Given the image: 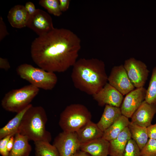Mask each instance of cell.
I'll list each match as a JSON object with an SVG mask.
<instances>
[{"label":"cell","instance_id":"obj_26","mask_svg":"<svg viewBox=\"0 0 156 156\" xmlns=\"http://www.w3.org/2000/svg\"><path fill=\"white\" fill-rule=\"evenodd\" d=\"M122 156H141V150L132 139L129 140Z\"/></svg>","mask_w":156,"mask_h":156},{"label":"cell","instance_id":"obj_6","mask_svg":"<svg viewBox=\"0 0 156 156\" xmlns=\"http://www.w3.org/2000/svg\"><path fill=\"white\" fill-rule=\"evenodd\" d=\"M91 118V114L85 106L72 104L67 106L61 113L59 125L63 131L76 132Z\"/></svg>","mask_w":156,"mask_h":156},{"label":"cell","instance_id":"obj_16","mask_svg":"<svg viewBox=\"0 0 156 156\" xmlns=\"http://www.w3.org/2000/svg\"><path fill=\"white\" fill-rule=\"evenodd\" d=\"M76 132L81 144L102 137L103 133L91 120Z\"/></svg>","mask_w":156,"mask_h":156},{"label":"cell","instance_id":"obj_31","mask_svg":"<svg viewBox=\"0 0 156 156\" xmlns=\"http://www.w3.org/2000/svg\"><path fill=\"white\" fill-rule=\"evenodd\" d=\"M24 6L27 11L30 15L33 14L36 10L34 5L31 2H27Z\"/></svg>","mask_w":156,"mask_h":156},{"label":"cell","instance_id":"obj_30","mask_svg":"<svg viewBox=\"0 0 156 156\" xmlns=\"http://www.w3.org/2000/svg\"><path fill=\"white\" fill-rule=\"evenodd\" d=\"M147 128L149 138L156 140V123Z\"/></svg>","mask_w":156,"mask_h":156},{"label":"cell","instance_id":"obj_23","mask_svg":"<svg viewBox=\"0 0 156 156\" xmlns=\"http://www.w3.org/2000/svg\"><path fill=\"white\" fill-rule=\"evenodd\" d=\"M34 144L35 156H60L56 148L49 142L39 141Z\"/></svg>","mask_w":156,"mask_h":156},{"label":"cell","instance_id":"obj_7","mask_svg":"<svg viewBox=\"0 0 156 156\" xmlns=\"http://www.w3.org/2000/svg\"><path fill=\"white\" fill-rule=\"evenodd\" d=\"M123 66L134 86L136 88L143 87L149 72L146 64L131 57L125 61Z\"/></svg>","mask_w":156,"mask_h":156},{"label":"cell","instance_id":"obj_25","mask_svg":"<svg viewBox=\"0 0 156 156\" xmlns=\"http://www.w3.org/2000/svg\"><path fill=\"white\" fill-rule=\"evenodd\" d=\"M39 4L46 9L49 13L56 16L62 14L58 0H40Z\"/></svg>","mask_w":156,"mask_h":156},{"label":"cell","instance_id":"obj_28","mask_svg":"<svg viewBox=\"0 0 156 156\" xmlns=\"http://www.w3.org/2000/svg\"><path fill=\"white\" fill-rule=\"evenodd\" d=\"M12 135L7 136L0 140V154L2 156H8L9 152L7 149L8 142Z\"/></svg>","mask_w":156,"mask_h":156},{"label":"cell","instance_id":"obj_34","mask_svg":"<svg viewBox=\"0 0 156 156\" xmlns=\"http://www.w3.org/2000/svg\"><path fill=\"white\" fill-rule=\"evenodd\" d=\"M14 135L12 136L9 139L7 145V149L8 151L9 152L12 150L14 143Z\"/></svg>","mask_w":156,"mask_h":156},{"label":"cell","instance_id":"obj_21","mask_svg":"<svg viewBox=\"0 0 156 156\" xmlns=\"http://www.w3.org/2000/svg\"><path fill=\"white\" fill-rule=\"evenodd\" d=\"M130 122L129 118L122 115L112 125L103 132L102 137L109 141L115 139L128 127Z\"/></svg>","mask_w":156,"mask_h":156},{"label":"cell","instance_id":"obj_2","mask_svg":"<svg viewBox=\"0 0 156 156\" xmlns=\"http://www.w3.org/2000/svg\"><path fill=\"white\" fill-rule=\"evenodd\" d=\"M71 78L75 87L93 96L107 83L104 62L96 58H81L73 66Z\"/></svg>","mask_w":156,"mask_h":156},{"label":"cell","instance_id":"obj_10","mask_svg":"<svg viewBox=\"0 0 156 156\" xmlns=\"http://www.w3.org/2000/svg\"><path fill=\"white\" fill-rule=\"evenodd\" d=\"M26 27L39 36L46 34L54 28L51 16L46 12L39 9L30 15Z\"/></svg>","mask_w":156,"mask_h":156},{"label":"cell","instance_id":"obj_27","mask_svg":"<svg viewBox=\"0 0 156 156\" xmlns=\"http://www.w3.org/2000/svg\"><path fill=\"white\" fill-rule=\"evenodd\" d=\"M141 156H156V140L149 138L141 150Z\"/></svg>","mask_w":156,"mask_h":156},{"label":"cell","instance_id":"obj_19","mask_svg":"<svg viewBox=\"0 0 156 156\" xmlns=\"http://www.w3.org/2000/svg\"><path fill=\"white\" fill-rule=\"evenodd\" d=\"M26 136L19 133L14 135V144L8 156H29L32 148Z\"/></svg>","mask_w":156,"mask_h":156},{"label":"cell","instance_id":"obj_14","mask_svg":"<svg viewBox=\"0 0 156 156\" xmlns=\"http://www.w3.org/2000/svg\"><path fill=\"white\" fill-rule=\"evenodd\" d=\"M109 141L102 137L81 144L80 150L91 156H107L109 154Z\"/></svg>","mask_w":156,"mask_h":156},{"label":"cell","instance_id":"obj_15","mask_svg":"<svg viewBox=\"0 0 156 156\" xmlns=\"http://www.w3.org/2000/svg\"><path fill=\"white\" fill-rule=\"evenodd\" d=\"M29 16L25 6L18 5L14 6L10 10L7 18L12 27L21 28L26 27Z\"/></svg>","mask_w":156,"mask_h":156},{"label":"cell","instance_id":"obj_17","mask_svg":"<svg viewBox=\"0 0 156 156\" xmlns=\"http://www.w3.org/2000/svg\"><path fill=\"white\" fill-rule=\"evenodd\" d=\"M122 115L120 107L106 105L100 119L96 124L103 132Z\"/></svg>","mask_w":156,"mask_h":156},{"label":"cell","instance_id":"obj_24","mask_svg":"<svg viewBox=\"0 0 156 156\" xmlns=\"http://www.w3.org/2000/svg\"><path fill=\"white\" fill-rule=\"evenodd\" d=\"M145 100L150 103H156V66L152 70Z\"/></svg>","mask_w":156,"mask_h":156},{"label":"cell","instance_id":"obj_32","mask_svg":"<svg viewBox=\"0 0 156 156\" xmlns=\"http://www.w3.org/2000/svg\"><path fill=\"white\" fill-rule=\"evenodd\" d=\"M59 6L61 11H66L69 8L70 1L69 0H59Z\"/></svg>","mask_w":156,"mask_h":156},{"label":"cell","instance_id":"obj_8","mask_svg":"<svg viewBox=\"0 0 156 156\" xmlns=\"http://www.w3.org/2000/svg\"><path fill=\"white\" fill-rule=\"evenodd\" d=\"M53 145L60 156H71L80 150L81 143L76 132L63 131L54 138Z\"/></svg>","mask_w":156,"mask_h":156},{"label":"cell","instance_id":"obj_5","mask_svg":"<svg viewBox=\"0 0 156 156\" xmlns=\"http://www.w3.org/2000/svg\"><path fill=\"white\" fill-rule=\"evenodd\" d=\"M39 91V89L31 84L12 89L5 94L1 105L5 111L17 113L30 104Z\"/></svg>","mask_w":156,"mask_h":156},{"label":"cell","instance_id":"obj_9","mask_svg":"<svg viewBox=\"0 0 156 156\" xmlns=\"http://www.w3.org/2000/svg\"><path fill=\"white\" fill-rule=\"evenodd\" d=\"M108 81L123 95L127 94L135 88L123 65L115 66L112 68L108 77Z\"/></svg>","mask_w":156,"mask_h":156},{"label":"cell","instance_id":"obj_1","mask_svg":"<svg viewBox=\"0 0 156 156\" xmlns=\"http://www.w3.org/2000/svg\"><path fill=\"white\" fill-rule=\"evenodd\" d=\"M81 43L80 38L71 30L54 28L33 41L31 56L40 68L54 73L64 72L77 60Z\"/></svg>","mask_w":156,"mask_h":156},{"label":"cell","instance_id":"obj_29","mask_svg":"<svg viewBox=\"0 0 156 156\" xmlns=\"http://www.w3.org/2000/svg\"><path fill=\"white\" fill-rule=\"evenodd\" d=\"M8 33L7 27L3 18L0 17V41H1L6 36L8 35Z\"/></svg>","mask_w":156,"mask_h":156},{"label":"cell","instance_id":"obj_13","mask_svg":"<svg viewBox=\"0 0 156 156\" xmlns=\"http://www.w3.org/2000/svg\"><path fill=\"white\" fill-rule=\"evenodd\" d=\"M156 113V103H150L145 100L133 115L131 122L142 127H147L151 125Z\"/></svg>","mask_w":156,"mask_h":156},{"label":"cell","instance_id":"obj_35","mask_svg":"<svg viewBox=\"0 0 156 156\" xmlns=\"http://www.w3.org/2000/svg\"><path fill=\"white\" fill-rule=\"evenodd\" d=\"M71 156H91L89 154L85 152L79 150Z\"/></svg>","mask_w":156,"mask_h":156},{"label":"cell","instance_id":"obj_11","mask_svg":"<svg viewBox=\"0 0 156 156\" xmlns=\"http://www.w3.org/2000/svg\"><path fill=\"white\" fill-rule=\"evenodd\" d=\"M146 91V89L142 87L134 89L127 94L120 107L122 114L128 118H131L145 100Z\"/></svg>","mask_w":156,"mask_h":156},{"label":"cell","instance_id":"obj_18","mask_svg":"<svg viewBox=\"0 0 156 156\" xmlns=\"http://www.w3.org/2000/svg\"><path fill=\"white\" fill-rule=\"evenodd\" d=\"M131 138L128 127L126 128L115 139L109 141L110 156H122L129 140Z\"/></svg>","mask_w":156,"mask_h":156},{"label":"cell","instance_id":"obj_22","mask_svg":"<svg viewBox=\"0 0 156 156\" xmlns=\"http://www.w3.org/2000/svg\"><path fill=\"white\" fill-rule=\"evenodd\" d=\"M128 127L131 134V138L135 142L141 150L149 138L147 128L140 126L131 121Z\"/></svg>","mask_w":156,"mask_h":156},{"label":"cell","instance_id":"obj_3","mask_svg":"<svg viewBox=\"0 0 156 156\" xmlns=\"http://www.w3.org/2000/svg\"><path fill=\"white\" fill-rule=\"evenodd\" d=\"M47 120L46 111L42 107L32 105L24 114L18 133L34 142L39 141L50 142L51 135L46 129Z\"/></svg>","mask_w":156,"mask_h":156},{"label":"cell","instance_id":"obj_12","mask_svg":"<svg viewBox=\"0 0 156 156\" xmlns=\"http://www.w3.org/2000/svg\"><path fill=\"white\" fill-rule=\"evenodd\" d=\"M123 95L114 87L107 83L101 90L92 96L100 106L109 105L120 107L123 100Z\"/></svg>","mask_w":156,"mask_h":156},{"label":"cell","instance_id":"obj_33","mask_svg":"<svg viewBox=\"0 0 156 156\" xmlns=\"http://www.w3.org/2000/svg\"><path fill=\"white\" fill-rule=\"evenodd\" d=\"M10 68V66L8 60L6 58H0V68L7 70Z\"/></svg>","mask_w":156,"mask_h":156},{"label":"cell","instance_id":"obj_20","mask_svg":"<svg viewBox=\"0 0 156 156\" xmlns=\"http://www.w3.org/2000/svg\"><path fill=\"white\" fill-rule=\"evenodd\" d=\"M30 104L16 114L4 126L0 129V140L8 135H15L18 131L23 116L26 111L32 105Z\"/></svg>","mask_w":156,"mask_h":156},{"label":"cell","instance_id":"obj_4","mask_svg":"<svg viewBox=\"0 0 156 156\" xmlns=\"http://www.w3.org/2000/svg\"><path fill=\"white\" fill-rule=\"evenodd\" d=\"M16 72L21 79L39 89L52 90L57 82V77L55 73L35 67L29 64L20 65L17 68Z\"/></svg>","mask_w":156,"mask_h":156}]
</instances>
